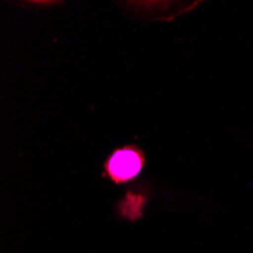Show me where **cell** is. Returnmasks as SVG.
Masks as SVG:
<instances>
[{
	"instance_id": "6da1fadb",
	"label": "cell",
	"mask_w": 253,
	"mask_h": 253,
	"mask_svg": "<svg viewBox=\"0 0 253 253\" xmlns=\"http://www.w3.org/2000/svg\"><path fill=\"white\" fill-rule=\"evenodd\" d=\"M144 164V156L136 147H123L114 152L106 161V173L117 183L138 176Z\"/></svg>"
}]
</instances>
